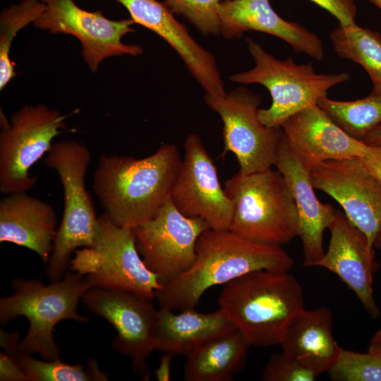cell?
I'll use <instances>...</instances> for the list:
<instances>
[{"label": "cell", "mask_w": 381, "mask_h": 381, "mask_svg": "<svg viewBox=\"0 0 381 381\" xmlns=\"http://www.w3.org/2000/svg\"><path fill=\"white\" fill-rule=\"evenodd\" d=\"M181 162L177 147L169 143L141 159L101 155L92 188L104 214L130 229L151 219L171 198Z\"/></svg>", "instance_id": "obj_1"}, {"label": "cell", "mask_w": 381, "mask_h": 381, "mask_svg": "<svg viewBox=\"0 0 381 381\" xmlns=\"http://www.w3.org/2000/svg\"><path fill=\"white\" fill-rule=\"evenodd\" d=\"M294 260L282 246L242 237L229 229H209L198 238L193 265L156 291L159 308H195L210 288L251 272H288Z\"/></svg>", "instance_id": "obj_2"}, {"label": "cell", "mask_w": 381, "mask_h": 381, "mask_svg": "<svg viewBox=\"0 0 381 381\" xmlns=\"http://www.w3.org/2000/svg\"><path fill=\"white\" fill-rule=\"evenodd\" d=\"M219 308L251 346L279 345L291 317L304 308L302 287L288 272L260 270L224 285Z\"/></svg>", "instance_id": "obj_3"}, {"label": "cell", "mask_w": 381, "mask_h": 381, "mask_svg": "<svg viewBox=\"0 0 381 381\" xmlns=\"http://www.w3.org/2000/svg\"><path fill=\"white\" fill-rule=\"evenodd\" d=\"M14 293L0 300V322L4 324L19 316L30 323L25 337L19 343V351L38 353L44 360L59 358L60 347L55 342L53 329L60 321L72 319L89 322L78 313V304L91 288L90 282L77 272H66L64 277L46 286L35 279H14Z\"/></svg>", "instance_id": "obj_4"}, {"label": "cell", "mask_w": 381, "mask_h": 381, "mask_svg": "<svg viewBox=\"0 0 381 381\" xmlns=\"http://www.w3.org/2000/svg\"><path fill=\"white\" fill-rule=\"evenodd\" d=\"M224 190L232 202L229 229L256 241L282 246L299 235L297 209L282 174L272 168L228 179Z\"/></svg>", "instance_id": "obj_5"}, {"label": "cell", "mask_w": 381, "mask_h": 381, "mask_svg": "<svg viewBox=\"0 0 381 381\" xmlns=\"http://www.w3.org/2000/svg\"><path fill=\"white\" fill-rule=\"evenodd\" d=\"M91 154L83 143L64 140L53 144L44 164L56 171L63 187L64 212L53 250L46 265L52 282L61 280L70 266L71 256L80 248L95 244L98 219L85 188V175Z\"/></svg>", "instance_id": "obj_6"}, {"label": "cell", "mask_w": 381, "mask_h": 381, "mask_svg": "<svg viewBox=\"0 0 381 381\" xmlns=\"http://www.w3.org/2000/svg\"><path fill=\"white\" fill-rule=\"evenodd\" d=\"M246 42L255 66L229 79L241 84L258 83L269 90L272 104L259 110L260 119L266 126L281 127L291 115L327 97L329 89L350 80L346 72L318 73L312 62L297 64L291 57L280 60L253 39L247 37Z\"/></svg>", "instance_id": "obj_7"}, {"label": "cell", "mask_w": 381, "mask_h": 381, "mask_svg": "<svg viewBox=\"0 0 381 381\" xmlns=\"http://www.w3.org/2000/svg\"><path fill=\"white\" fill-rule=\"evenodd\" d=\"M69 267L92 287L124 291L149 301L162 288L139 255L133 229L114 224L104 213L95 244L76 250Z\"/></svg>", "instance_id": "obj_8"}, {"label": "cell", "mask_w": 381, "mask_h": 381, "mask_svg": "<svg viewBox=\"0 0 381 381\" xmlns=\"http://www.w3.org/2000/svg\"><path fill=\"white\" fill-rule=\"evenodd\" d=\"M0 191L25 193L37 183L29 169L66 128V116L43 104L25 105L8 121L1 114Z\"/></svg>", "instance_id": "obj_9"}, {"label": "cell", "mask_w": 381, "mask_h": 381, "mask_svg": "<svg viewBox=\"0 0 381 381\" xmlns=\"http://www.w3.org/2000/svg\"><path fill=\"white\" fill-rule=\"evenodd\" d=\"M205 101L222 121V156L227 152L235 155L238 173L249 174L275 165L284 133L281 127L266 126L260 119V95L239 87L223 96L205 94Z\"/></svg>", "instance_id": "obj_10"}, {"label": "cell", "mask_w": 381, "mask_h": 381, "mask_svg": "<svg viewBox=\"0 0 381 381\" xmlns=\"http://www.w3.org/2000/svg\"><path fill=\"white\" fill-rule=\"evenodd\" d=\"M209 229L204 219L183 214L170 198L151 219L133 229L139 253L162 288L193 265L198 239Z\"/></svg>", "instance_id": "obj_11"}, {"label": "cell", "mask_w": 381, "mask_h": 381, "mask_svg": "<svg viewBox=\"0 0 381 381\" xmlns=\"http://www.w3.org/2000/svg\"><path fill=\"white\" fill-rule=\"evenodd\" d=\"M44 9L34 22L35 27L52 34L62 33L76 37L81 44L82 56L92 72L104 59L122 55L143 53L138 45L123 43L122 38L135 30L131 19L114 20L100 11H87L73 0H39Z\"/></svg>", "instance_id": "obj_12"}, {"label": "cell", "mask_w": 381, "mask_h": 381, "mask_svg": "<svg viewBox=\"0 0 381 381\" xmlns=\"http://www.w3.org/2000/svg\"><path fill=\"white\" fill-rule=\"evenodd\" d=\"M81 300L90 311L114 327L117 334L112 341L114 349L131 359L133 370L143 380H149L147 359L157 350V310L151 301L127 291L97 287L90 289Z\"/></svg>", "instance_id": "obj_13"}, {"label": "cell", "mask_w": 381, "mask_h": 381, "mask_svg": "<svg viewBox=\"0 0 381 381\" xmlns=\"http://www.w3.org/2000/svg\"><path fill=\"white\" fill-rule=\"evenodd\" d=\"M171 200L185 216L200 217L213 229H229L232 202L222 187L217 167L200 137L189 133Z\"/></svg>", "instance_id": "obj_14"}, {"label": "cell", "mask_w": 381, "mask_h": 381, "mask_svg": "<svg viewBox=\"0 0 381 381\" xmlns=\"http://www.w3.org/2000/svg\"><path fill=\"white\" fill-rule=\"evenodd\" d=\"M309 172L313 187L334 198L374 248L381 224V184L359 158L327 160Z\"/></svg>", "instance_id": "obj_15"}, {"label": "cell", "mask_w": 381, "mask_h": 381, "mask_svg": "<svg viewBox=\"0 0 381 381\" xmlns=\"http://www.w3.org/2000/svg\"><path fill=\"white\" fill-rule=\"evenodd\" d=\"M328 248L315 266L337 274L353 291L367 313L373 318L380 315L373 293V274L376 267L374 248L363 232L337 210L329 227Z\"/></svg>", "instance_id": "obj_16"}, {"label": "cell", "mask_w": 381, "mask_h": 381, "mask_svg": "<svg viewBox=\"0 0 381 381\" xmlns=\"http://www.w3.org/2000/svg\"><path fill=\"white\" fill-rule=\"evenodd\" d=\"M115 1L127 9L135 23L154 32L175 50L206 95L223 96L226 93L212 54L193 39L164 2L157 0Z\"/></svg>", "instance_id": "obj_17"}, {"label": "cell", "mask_w": 381, "mask_h": 381, "mask_svg": "<svg viewBox=\"0 0 381 381\" xmlns=\"http://www.w3.org/2000/svg\"><path fill=\"white\" fill-rule=\"evenodd\" d=\"M281 128L290 150L309 171L327 160L362 157L368 147L344 131L318 104L291 115Z\"/></svg>", "instance_id": "obj_18"}, {"label": "cell", "mask_w": 381, "mask_h": 381, "mask_svg": "<svg viewBox=\"0 0 381 381\" xmlns=\"http://www.w3.org/2000/svg\"><path fill=\"white\" fill-rule=\"evenodd\" d=\"M282 174L294 199L299 220L303 265L315 266L324 255L323 234L329 229L337 210L321 202L315 195L309 171L300 162L283 138L274 165Z\"/></svg>", "instance_id": "obj_19"}, {"label": "cell", "mask_w": 381, "mask_h": 381, "mask_svg": "<svg viewBox=\"0 0 381 381\" xmlns=\"http://www.w3.org/2000/svg\"><path fill=\"white\" fill-rule=\"evenodd\" d=\"M221 34L226 38L241 37L248 31L277 37L297 53L321 61L324 47L320 38L299 23L281 18L270 0H223L219 8Z\"/></svg>", "instance_id": "obj_20"}, {"label": "cell", "mask_w": 381, "mask_h": 381, "mask_svg": "<svg viewBox=\"0 0 381 381\" xmlns=\"http://www.w3.org/2000/svg\"><path fill=\"white\" fill-rule=\"evenodd\" d=\"M56 225L54 208L26 192L7 194L0 201V241L33 250L45 265L53 250Z\"/></svg>", "instance_id": "obj_21"}, {"label": "cell", "mask_w": 381, "mask_h": 381, "mask_svg": "<svg viewBox=\"0 0 381 381\" xmlns=\"http://www.w3.org/2000/svg\"><path fill=\"white\" fill-rule=\"evenodd\" d=\"M332 324L328 308H303L287 323L279 345L318 375L327 373L341 350L333 337Z\"/></svg>", "instance_id": "obj_22"}, {"label": "cell", "mask_w": 381, "mask_h": 381, "mask_svg": "<svg viewBox=\"0 0 381 381\" xmlns=\"http://www.w3.org/2000/svg\"><path fill=\"white\" fill-rule=\"evenodd\" d=\"M195 308H184L179 313L166 308L157 310V350L186 357L207 341L236 329L219 308L208 313Z\"/></svg>", "instance_id": "obj_23"}, {"label": "cell", "mask_w": 381, "mask_h": 381, "mask_svg": "<svg viewBox=\"0 0 381 381\" xmlns=\"http://www.w3.org/2000/svg\"><path fill=\"white\" fill-rule=\"evenodd\" d=\"M251 345L237 329L219 335L186 356V381H231L244 365Z\"/></svg>", "instance_id": "obj_24"}, {"label": "cell", "mask_w": 381, "mask_h": 381, "mask_svg": "<svg viewBox=\"0 0 381 381\" xmlns=\"http://www.w3.org/2000/svg\"><path fill=\"white\" fill-rule=\"evenodd\" d=\"M329 38L336 54L361 66L372 82L370 94L381 95V35L356 22L338 23Z\"/></svg>", "instance_id": "obj_25"}, {"label": "cell", "mask_w": 381, "mask_h": 381, "mask_svg": "<svg viewBox=\"0 0 381 381\" xmlns=\"http://www.w3.org/2000/svg\"><path fill=\"white\" fill-rule=\"evenodd\" d=\"M318 105L344 131L361 140L381 124V95L370 94L352 101H337L326 97Z\"/></svg>", "instance_id": "obj_26"}, {"label": "cell", "mask_w": 381, "mask_h": 381, "mask_svg": "<svg viewBox=\"0 0 381 381\" xmlns=\"http://www.w3.org/2000/svg\"><path fill=\"white\" fill-rule=\"evenodd\" d=\"M44 5L39 0H23L4 8L0 16V90L16 75L11 61V44L17 33L40 17Z\"/></svg>", "instance_id": "obj_27"}, {"label": "cell", "mask_w": 381, "mask_h": 381, "mask_svg": "<svg viewBox=\"0 0 381 381\" xmlns=\"http://www.w3.org/2000/svg\"><path fill=\"white\" fill-rule=\"evenodd\" d=\"M17 360L28 381H104L108 375L97 361L90 358L87 365H70L59 359L40 361L30 353L19 351Z\"/></svg>", "instance_id": "obj_28"}, {"label": "cell", "mask_w": 381, "mask_h": 381, "mask_svg": "<svg viewBox=\"0 0 381 381\" xmlns=\"http://www.w3.org/2000/svg\"><path fill=\"white\" fill-rule=\"evenodd\" d=\"M327 373L336 381H381V357L341 349Z\"/></svg>", "instance_id": "obj_29"}, {"label": "cell", "mask_w": 381, "mask_h": 381, "mask_svg": "<svg viewBox=\"0 0 381 381\" xmlns=\"http://www.w3.org/2000/svg\"><path fill=\"white\" fill-rule=\"evenodd\" d=\"M223 0H165L174 13L181 15L205 35L221 34L219 8Z\"/></svg>", "instance_id": "obj_30"}, {"label": "cell", "mask_w": 381, "mask_h": 381, "mask_svg": "<svg viewBox=\"0 0 381 381\" xmlns=\"http://www.w3.org/2000/svg\"><path fill=\"white\" fill-rule=\"evenodd\" d=\"M319 375L296 357L282 351L271 356L265 365V381H313Z\"/></svg>", "instance_id": "obj_31"}, {"label": "cell", "mask_w": 381, "mask_h": 381, "mask_svg": "<svg viewBox=\"0 0 381 381\" xmlns=\"http://www.w3.org/2000/svg\"><path fill=\"white\" fill-rule=\"evenodd\" d=\"M334 16L339 24L346 25L355 23L356 6L355 0H310Z\"/></svg>", "instance_id": "obj_32"}, {"label": "cell", "mask_w": 381, "mask_h": 381, "mask_svg": "<svg viewBox=\"0 0 381 381\" xmlns=\"http://www.w3.org/2000/svg\"><path fill=\"white\" fill-rule=\"evenodd\" d=\"M1 381H28L27 376L20 366L17 358L6 353L0 354Z\"/></svg>", "instance_id": "obj_33"}, {"label": "cell", "mask_w": 381, "mask_h": 381, "mask_svg": "<svg viewBox=\"0 0 381 381\" xmlns=\"http://www.w3.org/2000/svg\"><path fill=\"white\" fill-rule=\"evenodd\" d=\"M359 159L381 184V145H368L365 155Z\"/></svg>", "instance_id": "obj_34"}, {"label": "cell", "mask_w": 381, "mask_h": 381, "mask_svg": "<svg viewBox=\"0 0 381 381\" xmlns=\"http://www.w3.org/2000/svg\"><path fill=\"white\" fill-rule=\"evenodd\" d=\"M19 333H8L1 329L0 344L1 347L6 351V353L17 358L19 351L18 343Z\"/></svg>", "instance_id": "obj_35"}, {"label": "cell", "mask_w": 381, "mask_h": 381, "mask_svg": "<svg viewBox=\"0 0 381 381\" xmlns=\"http://www.w3.org/2000/svg\"><path fill=\"white\" fill-rule=\"evenodd\" d=\"M173 355L164 353L160 358L158 368L155 370V375L158 381H169L171 375V366Z\"/></svg>", "instance_id": "obj_36"}, {"label": "cell", "mask_w": 381, "mask_h": 381, "mask_svg": "<svg viewBox=\"0 0 381 381\" xmlns=\"http://www.w3.org/2000/svg\"><path fill=\"white\" fill-rule=\"evenodd\" d=\"M362 141L368 145H381V124L370 131Z\"/></svg>", "instance_id": "obj_37"}, {"label": "cell", "mask_w": 381, "mask_h": 381, "mask_svg": "<svg viewBox=\"0 0 381 381\" xmlns=\"http://www.w3.org/2000/svg\"><path fill=\"white\" fill-rule=\"evenodd\" d=\"M368 351L381 357V327L372 337Z\"/></svg>", "instance_id": "obj_38"}, {"label": "cell", "mask_w": 381, "mask_h": 381, "mask_svg": "<svg viewBox=\"0 0 381 381\" xmlns=\"http://www.w3.org/2000/svg\"><path fill=\"white\" fill-rule=\"evenodd\" d=\"M374 248H377L381 250V224L375 239Z\"/></svg>", "instance_id": "obj_39"}, {"label": "cell", "mask_w": 381, "mask_h": 381, "mask_svg": "<svg viewBox=\"0 0 381 381\" xmlns=\"http://www.w3.org/2000/svg\"><path fill=\"white\" fill-rule=\"evenodd\" d=\"M381 11V0H368Z\"/></svg>", "instance_id": "obj_40"}]
</instances>
